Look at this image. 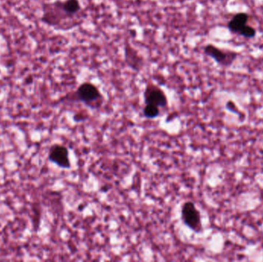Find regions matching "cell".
Returning <instances> with one entry per match:
<instances>
[{
	"label": "cell",
	"instance_id": "5",
	"mask_svg": "<svg viewBox=\"0 0 263 262\" xmlns=\"http://www.w3.org/2000/svg\"><path fill=\"white\" fill-rule=\"evenodd\" d=\"M144 101L145 104H153L159 108L168 106L166 95L161 88L153 83H148L144 91Z\"/></svg>",
	"mask_w": 263,
	"mask_h": 262
},
{
	"label": "cell",
	"instance_id": "1",
	"mask_svg": "<svg viewBox=\"0 0 263 262\" xmlns=\"http://www.w3.org/2000/svg\"><path fill=\"white\" fill-rule=\"evenodd\" d=\"M75 19V17L72 16L65 9L63 1L57 0L44 5L42 21L49 26L63 29L65 22Z\"/></svg>",
	"mask_w": 263,
	"mask_h": 262
},
{
	"label": "cell",
	"instance_id": "6",
	"mask_svg": "<svg viewBox=\"0 0 263 262\" xmlns=\"http://www.w3.org/2000/svg\"><path fill=\"white\" fill-rule=\"evenodd\" d=\"M48 158L51 163L62 169H69L71 168L69 150L66 146L60 144L51 146Z\"/></svg>",
	"mask_w": 263,
	"mask_h": 262
},
{
	"label": "cell",
	"instance_id": "7",
	"mask_svg": "<svg viewBox=\"0 0 263 262\" xmlns=\"http://www.w3.org/2000/svg\"><path fill=\"white\" fill-rule=\"evenodd\" d=\"M125 61L129 67L136 72L141 70L143 66V58L129 45H126L125 47Z\"/></svg>",
	"mask_w": 263,
	"mask_h": 262
},
{
	"label": "cell",
	"instance_id": "2",
	"mask_svg": "<svg viewBox=\"0 0 263 262\" xmlns=\"http://www.w3.org/2000/svg\"><path fill=\"white\" fill-rule=\"evenodd\" d=\"M77 100L84 103L86 106L97 109L103 104V96L96 85L91 83H83L79 86L76 92Z\"/></svg>",
	"mask_w": 263,
	"mask_h": 262
},
{
	"label": "cell",
	"instance_id": "4",
	"mask_svg": "<svg viewBox=\"0 0 263 262\" xmlns=\"http://www.w3.org/2000/svg\"><path fill=\"white\" fill-rule=\"evenodd\" d=\"M203 51L207 56L213 58L216 63L224 67L231 66L238 57V53L236 52L222 50L211 44L205 46Z\"/></svg>",
	"mask_w": 263,
	"mask_h": 262
},
{
	"label": "cell",
	"instance_id": "3",
	"mask_svg": "<svg viewBox=\"0 0 263 262\" xmlns=\"http://www.w3.org/2000/svg\"><path fill=\"white\" fill-rule=\"evenodd\" d=\"M182 220L184 224L196 233L202 231V219L199 211L196 209L194 203L186 201L184 203L181 211Z\"/></svg>",
	"mask_w": 263,
	"mask_h": 262
},
{
	"label": "cell",
	"instance_id": "9",
	"mask_svg": "<svg viewBox=\"0 0 263 262\" xmlns=\"http://www.w3.org/2000/svg\"><path fill=\"white\" fill-rule=\"evenodd\" d=\"M160 114V108L153 104H145L143 109L144 117L149 119L157 118Z\"/></svg>",
	"mask_w": 263,
	"mask_h": 262
},
{
	"label": "cell",
	"instance_id": "8",
	"mask_svg": "<svg viewBox=\"0 0 263 262\" xmlns=\"http://www.w3.org/2000/svg\"><path fill=\"white\" fill-rule=\"evenodd\" d=\"M250 16L246 12H240L236 14L232 19L229 22L228 29L230 32L237 35H242L247 26H248V21Z\"/></svg>",
	"mask_w": 263,
	"mask_h": 262
},
{
	"label": "cell",
	"instance_id": "10",
	"mask_svg": "<svg viewBox=\"0 0 263 262\" xmlns=\"http://www.w3.org/2000/svg\"><path fill=\"white\" fill-rule=\"evenodd\" d=\"M227 108L228 110L231 111L232 112H234V113L238 114V115L240 114V112H239V110H238V108L236 107L234 102L229 101L227 103Z\"/></svg>",
	"mask_w": 263,
	"mask_h": 262
}]
</instances>
